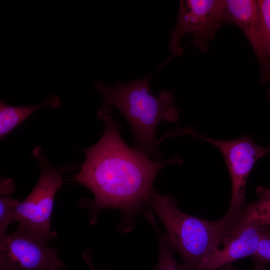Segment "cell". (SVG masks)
<instances>
[{"instance_id": "277c9868", "label": "cell", "mask_w": 270, "mask_h": 270, "mask_svg": "<svg viewBox=\"0 0 270 270\" xmlns=\"http://www.w3.org/2000/svg\"><path fill=\"white\" fill-rule=\"evenodd\" d=\"M32 154L40 164V176L30 194L16 206L14 222L18 223V226L48 241L58 238L56 233L50 228L55 195L62 186L65 172L74 166L65 164L53 168L39 147H36Z\"/></svg>"}, {"instance_id": "30bf717a", "label": "cell", "mask_w": 270, "mask_h": 270, "mask_svg": "<svg viewBox=\"0 0 270 270\" xmlns=\"http://www.w3.org/2000/svg\"><path fill=\"white\" fill-rule=\"evenodd\" d=\"M256 191L258 200L244 208L235 218L228 222V226L270 225V190L266 187L258 186Z\"/></svg>"}, {"instance_id": "4fadbf2b", "label": "cell", "mask_w": 270, "mask_h": 270, "mask_svg": "<svg viewBox=\"0 0 270 270\" xmlns=\"http://www.w3.org/2000/svg\"><path fill=\"white\" fill-rule=\"evenodd\" d=\"M20 202L10 196L0 198V236L6 234L9 224L14 222V212Z\"/></svg>"}, {"instance_id": "7c38bea8", "label": "cell", "mask_w": 270, "mask_h": 270, "mask_svg": "<svg viewBox=\"0 0 270 270\" xmlns=\"http://www.w3.org/2000/svg\"><path fill=\"white\" fill-rule=\"evenodd\" d=\"M152 210L145 213V216L151 224L156 234L159 245L158 260L155 270H190L184 264H180L172 255V250L166 242L164 235L158 228Z\"/></svg>"}, {"instance_id": "5bb4252c", "label": "cell", "mask_w": 270, "mask_h": 270, "mask_svg": "<svg viewBox=\"0 0 270 270\" xmlns=\"http://www.w3.org/2000/svg\"><path fill=\"white\" fill-rule=\"evenodd\" d=\"M263 27L266 38L268 53V66L264 75V79L270 78V0H258Z\"/></svg>"}, {"instance_id": "ba28073f", "label": "cell", "mask_w": 270, "mask_h": 270, "mask_svg": "<svg viewBox=\"0 0 270 270\" xmlns=\"http://www.w3.org/2000/svg\"><path fill=\"white\" fill-rule=\"evenodd\" d=\"M268 237H270L269 225L228 226L217 248L197 270H216L231 265L240 258L252 257L256 252L260 241Z\"/></svg>"}, {"instance_id": "d6986e66", "label": "cell", "mask_w": 270, "mask_h": 270, "mask_svg": "<svg viewBox=\"0 0 270 270\" xmlns=\"http://www.w3.org/2000/svg\"><path fill=\"white\" fill-rule=\"evenodd\" d=\"M216 270H240L238 268L232 266V265H228Z\"/></svg>"}, {"instance_id": "3957f363", "label": "cell", "mask_w": 270, "mask_h": 270, "mask_svg": "<svg viewBox=\"0 0 270 270\" xmlns=\"http://www.w3.org/2000/svg\"><path fill=\"white\" fill-rule=\"evenodd\" d=\"M148 204L164 226L166 240L172 250L178 252L190 270H197L202 262L217 248L226 231L220 220L211 222L180 211L176 199L155 191Z\"/></svg>"}, {"instance_id": "5b68a950", "label": "cell", "mask_w": 270, "mask_h": 270, "mask_svg": "<svg viewBox=\"0 0 270 270\" xmlns=\"http://www.w3.org/2000/svg\"><path fill=\"white\" fill-rule=\"evenodd\" d=\"M188 135L206 141L216 146L226 160L232 180V196L226 214L220 220L230 222L244 208L247 178L254 165L262 156L270 154V146L256 144L251 136L230 140H219L206 136L196 132L192 126L174 128L164 138Z\"/></svg>"}, {"instance_id": "9a60e30c", "label": "cell", "mask_w": 270, "mask_h": 270, "mask_svg": "<svg viewBox=\"0 0 270 270\" xmlns=\"http://www.w3.org/2000/svg\"><path fill=\"white\" fill-rule=\"evenodd\" d=\"M252 258L264 264L270 263V237L264 238L260 241L256 252Z\"/></svg>"}, {"instance_id": "ac0fdd59", "label": "cell", "mask_w": 270, "mask_h": 270, "mask_svg": "<svg viewBox=\"0 0 270 270\" xmlns=\"http://www.w3.org/2000/svg\"><path fill=\"white\" fill-rule=\"evenodd\" d=\"M254 264L252 270H268L265 266V264L256 259H253Z\"/></svg>"}, {"instance_id": "2e32d148", "label": "cell", "mask_w": 270, "mask_h": 270, "mask_svg": "<svg viewBox=\"0 0 270 270\" xmlns=\"http://www.w3.org/2000/svg\"><path fill=\"white\" fill-rule=\"evenodd\" d=\"M14 183L10 180H2L0 183V194L2 196L10 194L14 191Z\"/></svg>"}, {"instance_id": "e0dca14e", "label": "cell", "mask_w": 270, "mask_h": 270, "mask_svg": "<svg viewBox=\"0 0 270 270\" xmlns=\"http://www.w3.org/2000/svg\"><path fill=\"white\" fill-rule=\"evenodd\" d=\"M92 252L89 250H86V252L83 253L82 258L85 261L90 270H96L95 267L94 266L92 260ZM99 270H108L106 268H102Z\"/></svg>"}, {"instance_id": "6da1fadb", "label": "cell", "mask_w": 270, "mask_h": 270, "mask_svg": "<svg viewBox=\"0 0 270 270\" xmlns=\"http://www.w3.org/2000/svg\"><path fill=\"white\" fill-rule=\"evenodd\" d=\"M97 115L104 124L103 135L84 150L85 160L72 180L93 193L94 199L86 204L94 218L107 208H117L126 214L134 212L148 204L158 172L167 164H180L183 161L178 156L150 160L124 142L111 106H101Z\"/></svg>"}, {"instance_id": "52a82bcc", "label": "cell", "mask_w": 270, "mask_h": 270, "mask_svg": "<svg viewBox=\"0 0 270 270\" xmlns=\"http://www.w3.org/2000/svg\"><path fill=\"white\" fill-rule=\"evenodd\" d=\"M224 0H180L177 22L170 36V50L174 55L182 54L180 40L190 34L194 37V45L202 52H206L208 42L224 24Z\"/></svg>"}, {"instance_id": "7a4b0ae2", "label": "cell", "mask_w": 270, "mask_h": 270, "mask_svg": "<svg viewBox=\"0 0 270 270\" xmlns=\"http://www.w3.org/2000/svg\"><path fill=\"white\" fill-rule=\"evenodd\" d=\"M150 76L115 86L106 85L100 80L95 88L104 98L102 106H114L128 121L134 148L160 160L155 137L156 128L162 121H177L178 112L172 92L162 90L158 96L153 94L149 84Z\"/></svg>"}, {"instance_id": "8992f818", "label": "cell", "mask_w": 270, "mask_h": 270, "mask_svg": "<svg viewBox=\"0 0 270 270\" xmlns=\"http://www.w3.org/2000/svg\"><path fill=\"white\" fill-rule=\"evenodd\" d=\"M47 242L18 226L0 236V270H62L57 248Z\"/></svg>"}, {"instance_id": "9c48e42d", "label": "cell", "mask_w": 270, "mask_h": 270, "mask_svg": "<svg viewBox=\"0 0 270 270\" xmlns=\"http://www.w3.org/2000/svg\"><path fill=\"white\" fill-rule=\"evenodd\" d=\"M224 22L238 26L250 43L266 73L268 53L258 0H224Z\"/></svg>"}, {"instance_id": "ffe728a7", "label": "cell", "mask_w": 270, "mask_h": 270, "mask_svg": "<svg viewBox=\"0 0 270 270\" xmlns=\"http://www.w3.org/2000/svg\"><path fill=\"white\" fill-rule=\"evenodd\" d=\"M268 99L270 100V90L268 92Z\"/></svg>"}, {"instance_id": "8fae6325", "label": "cell", "mask_w": 270, "mask_h": 270, "mask_svg": "<svg viewBox=\"0 0 270 270\" xmlns=\"http://www.w3.org/2000/svg\"><path fill=\"white\" fill-rule=\"evenodd\" d=\"M61 102L54 96L44 102L32 106H12L0 102V138L2 139L37 110L44 107L58 108Z\"/></svg>"}]
</instances>
